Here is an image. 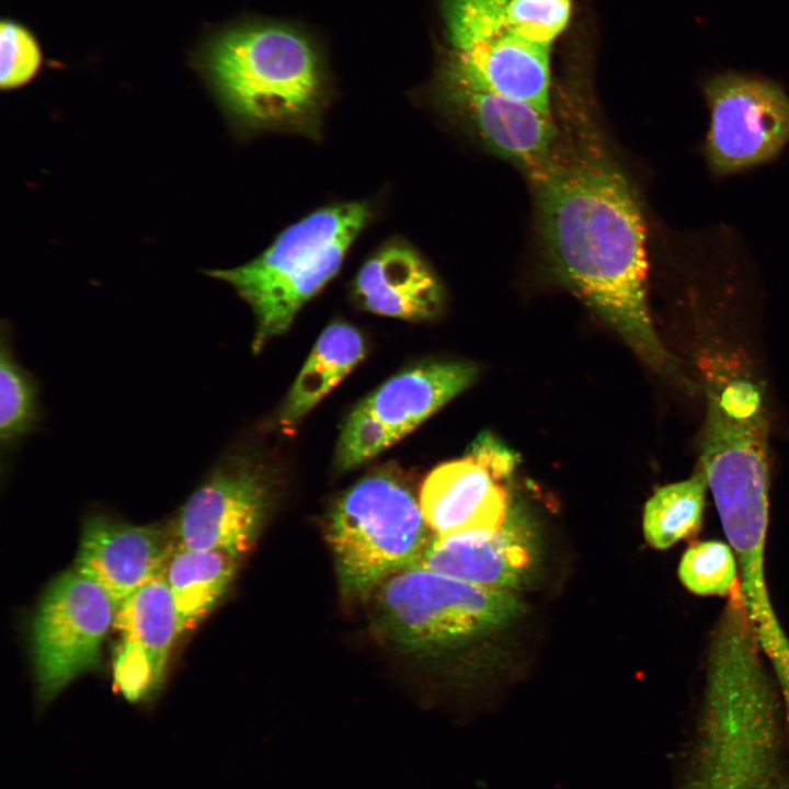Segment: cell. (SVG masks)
<instances>
[{"label":"cell","instance_id":"8fae6325","mask_svg":"<svg viewBox=\"0 0 789 789\" xmlns=\"http://www.w3.org/2000/svg\"><path fill=\"white\" fill-rule=\"evenodd\" d=\"M439 104L454 121L527 175L549 157L558 135L554 113L464 81L439 78Z\"/></svg>","mask_w":789,"mask_h":789},{"label":"cell","instance_id":"d6986e66","mask_svg":"<svg viewBox=\"0 0 789 789\" xmlns=\"http://www.w3.org/2000/svg\"><path fill=\"white\" fill-rule=\"evenodd\" d=\"M239 559L221 550L174 547L162 570L178 616L179 633L192 630L228 591Z\"/></svg>","mask_w":789,"mask_h":789},{"label":"cell","instance_id":"cb8c5ba5","mask_svg":"<svg viewBox=\"0 0 789 789\" xmlns=\"http://www.w3.org/2000/svg\"><path fill=\"white\" fill-rule=\"evenodd\" d=\"M42 54L27 28L12 21L0 25V85L12 90L31 81L39 69Z\"/></svg>","mask_w":789,"mask_h":789},{"label":"cell","instance_id":"3957f363","mask_svg":"<svg viewBox=\"0 0 789 789\" xmlns=\"http://www.w3.org/2000/svg\"><path fill=\"white\" fill-rule=\"evenodd\" d=\"M376 207L369 201L328 204L281 231L252 261L209 275L228 283L255 319L253 352L286 332L298 310L340 271Z\"/></svg>","mask_w":789,"mask_h":789},{"label":"cell","instance_id":"2e32d148","mask_svg":"<svg viewBox=\"0 0 789 789\" xmlns=\"http://www.w3.org/2000/svg\"><path fill=\"white\" fill-rule=\"evenodd\" d=\"M533 554L526 534L508 518L499 527L433 536L418 565L490 590L521 584Z\"/></svg>","mask_w":789,"mask_h":789},{"label":"cell","instance_id":"44dd1931","mask_svg":"<svg viewBox=\"0 0 789 789\" xmlns=\"http://www.w3.org/2000/svg\"><path fill=\"white\" fill-rule=\"evenodd\" d=\"M9 334L2 330L0 351V441L10 450L32 433L39 420L34 376L14 357Z\"/></svg>","mask_w":789,"mask_h":789},{"label":"cell","instance_id":"603a6c76","mask_svg":"<svg viewBox=\"0 0 789 789\" xmlns=\"http://www.w3.org/2000/svg\"><path fill=\"white\" fill-rule=\"evenodd\" d=\"M571 13V0H510L512 27L524 39L550 47L564 30Z\"/></svg>","mask_w":789,"mask_h":789},{"label":"cell","instance_id":"ac0fdd59","mask_svg":"<svg viewBox=\"0 0 789 789\" xmlns=\"http://www.w3.org/2000/svg\"><path fill=\"white\" fill-rule=\"evenodd\" d=\"M366 352L362 334L354 327L335 322L318 339L293 384L279 411L285 430L295 427L352 369Z\"/></svg>","mask_w":789,"mask_h":789},{"label":"cell","instance_id":"277c9868","mask_svg":"<svg viewBox=\"0 0 789 789\" xmlns=\"http://www.w3.org/2000/svg\"><path fill=\"white\" fill-rule=\"evenodd\" d=\"M431 539L411 487L389 468L341 494L327 522L340 585L351 596H366L392 574L416 565Z\"/></svg>","mask_w":789,"mask_h":789},{"label":"cell","instance_id":"9c48e42d","mask_svg":"<svg viewBox=\"0 0 789 789\" xmlns=\"http://www.w3.org/2000/svg\"><path fill=\"white\" fill-rule=\"evenodd\" d=\"M271 478L247 450L230 451L187 498L171 526L175 546L240 559L255 544L272 500Z\"/></svg>","mask_w":789,"mask_h":789},{"label":"cell","instance_id":"30bf717a","mask_svg":"<svg viewBox=\"0 0 789 789\" xmlns=\"http://www.w3.org/2000/svg\"><path fill=\"white\" fill-rule=\"evenodd\" d=\"M711 122L706 155L718 173L774 158L789 140V96L776 82L727 71L702 85Z\"/></svg>","mask_w":789,"mask_h":789},{"label":"cell","instance_id":"4fadbf2b","mask_svg":"<svg viewBox=\"0 0 789 789\" xmlns=\"http://www.w3.org/2000/svg\"><path fill=\"white\" fill-rule=\"evenodd\" d=\"M174 547L172 528L94 514L83 521L72 567L99 584L118 608L162 572Z\"/></svg>","mask_w":789,"mask_h":789},{"label":"cell","instance_id":"e0dca14e","mask_svg":"<svg viewBox=\"0 0 789 789\" xmlns=\"http://www.w3.org/2000/svg\"><path fill=\"white\" fill-rule=\"evenodd\" d=\"M484 465L468 456L436 467L424 480L420 504L435 536L501 526L507 494Z\"/></svg>","mask_w":789,"mask_h":789},{"label":"cell","instance_id":"ba28073f","mask_svg":"<svg viewBox=\"0 0 789 789\" xmlns=\"http://www.w3.org/2000/svg\"><path fill=\"white\" fill-rule=\"evenodd\" d=\"M476 376L473 364L445 361L422 363L388 379L346 418L335 449L336 469H354L397 443Z\"/></svg>","mask_w":789,"mask_h":789},{"label":"cell","instance_id":"52a82bcc","mask_svg":"<svg viewBox=\"0 0 789 789\" xmlns=\"http://www.w3.org/2000/svg\"><path fill=\"white\" fill-rule=\"evenodd\" d=\"M116 611L106 592L73 567L50 582L31 622L36 697L42 707L100 666L102 644Z\"/></svg>","mask_w":789,"mask_h":789},{"label":"cell","instance_id":"7c38bea8","mask_svg":"<svg viewBox=\"0 0 789 789\" xmlns=\"http://www.w3.org/2000/svg\"><path fill=\"white\" fill-rule=\"evenodd\" d=\"M113 628L119 637L113 663L117 688L129 702L150 700L163 684L170 651L180 634L162 572L117 608Z\"/></svg>","mask_w":789,"mask_h":789},{"label":"cell","instance_id":"7a4b0ae2","mask_svg":"<svg viewBox=\"0 0 789 789\" xmlns=\"http://www.w3.org/2000/svg\"><path fill=\"white\" fill-rule=\"evenodd\" d=\"M203 69L238 132L320 137L328 78L313 45L297 31L272 24L226 30L204 50Z\"/></svg>","mask_w":789,"mask_h":789},{"label":"cell","instance_id":"9a60e30c","mask_svg":"<svg viewBox=\"0 0 789 789\" xmlns=\"http://www.w3.org/2000/svg\"><path fill=\"white\" fill-rule=\"evenodd\" d=\"M352 294L366 311L409 321L432 319L443 304L435 273L402 239L387 241L365 260L353 279Z\"/></svg>","mask_w":789,"mask_h":789},{"label":"cell","instance_id":"6da1fadb","mask_svg":"<svg viewBox=\"0 0 789 789\" xmlns=\"http://www.w3.org/2000/svg\"><path fill=\"white\" fill-rule=\"evenodd\" d=\"M559 105L553 148L527 174L545 258L645 364L687 382L651 321L647 235L636 192L590 110L578 101Z\"/></svg>","mask_w":789,"mask_h":789},{"label":"cell","instance_id":"d4e9b609","mask_svg":"<svg viewBox=\"0 0 789 789\" xmlns=\"http://www.w3.org/2000/svg\"><path fill=\"white\" fill-rule=\"evenodd\" d=\"M469 456L484 465L495 477L508 478L515 465V455L490 434L483 433L472 444Z\"/></svg>","mask_w":789,"mask_h":789},{"label":"cell","instance_id":"7402d4cb","mask_svg":"<svg viewBox=\"0 0 789 789\" xmlns=\"http://www.w3.org/2000/svg\"><path fill=\"white\" fill-rule=\"evenodd\" d=\"M678 578L685 588L699 596H729L740 583L731 546L718 540L690 546L682 556Z\"/></svg>","mask_w":789,"mask_h":789},{"label":"cell","instance_id":"5bb4252c","mask_svg":"<svg viewBox=\"0 0 789 789\" xmlns=\"http://www.w3.org/2000/svg\"><path fill=\"white\" fill-rule=\"evenodd\" d=\"M717 511L736 558L740 587L751 624L773 666L782 697L789 701V638L770 602L765 572L769 502H739L722 505Z\"/></svg>","mask_w":789,"mask_h":789},{"label":"cell","instance_id":"ffe728a7","mask_svg":"<svg viewBox=\"0 0 789 789\" xmlns=\"http://www.w3.org/2000/svg\"><path fill=\"white\" fill-rule=\"evenodd\" d=\"M708 482L697 465L685 480L655 491L644 507L643 533L648 544L664 550L695 535L701 526Z\"/></svg>","mask_w":789,"mask_h":789},{"label":"cell","instance_id":"8992f818","mask_svg":"<svg viewBox=\"0 0 789 789\" xmlns=\"http://www.w3.org/2000/svg\"><path fill=\"white\" fill-rule=\"evenodd\" d=\"M510 0H443L447 56L439 77L551 108L550 47L512 27Z\"/></svg>","mask_w":789,"mask_h":789},{"label":"cell","instance_id":"5b68a950","mask_svg":"<svg viewBox=\"0 0 789 789\" xmlns=\"http://www.w3.org/2000/svg\"><path fill=\"white\" fill-rule=\"evenodd\" d=\"M382 627L399 644L431 650L498 629L521 611L508 591L480 587L413 565L373 592Z\"/></svg>","mask_w":789,"mask_h":789}]
</instances>
